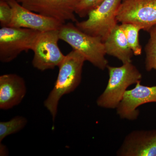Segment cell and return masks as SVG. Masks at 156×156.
Wrapping results in <instances>:
<instances>
[{"instance_id": "9c48e42d", "label": "cell", "mask_w": 156, "mask_h": 156, "mask_svg": "<svg viewBox=\"0 0 156 156\" xmlns=\"http://www.w3.org/2000/svg\"><path fill=\"white\" fill-rule=\"evenodd\" d=\"M12 10L9 27L44 32L59 30L62 23L51 17L38 14L24 8L16 0H7Z\"/></svg>"}, {"instance_id": "8992f818", "label": "cell", "mask_w": 156, "mask_h": 156, "mask_svg": "<svg viewBox=\"0 0 156 156\" xmlns=\"http://www.w3.org/2000/svg\"><path fill=\"white\" fill-rule=\"evenodd\" d=\"M59 40L58 30L40 33L32 50V64L35 68L44 71L58 67L65 56L58 47Z\"/></svg>"}, {"instance_id": "30bf717a", "label": "cell", "mask_w": 156, "mask_h": 156, "mask_svg": "<svg viewBox=\"0 0 156 156\" xmlns=\"http://www.w3.org/2000/svg\"><path fill=\"white\" fill-rule=\"evenodd\" d=\"M149 103H156V86L147 87L138 82L134 88L125 92L116 108L117 115L123 119L134 121L139 116L138 108Z\"/></svg>"}, {"instance_id": "e0dca14e", "label": "cell", "mask_w": 156, "mask_h": 156, "mask_svg": "<svg viewBox=\"0 0 156 156\" xmlns=\"http://www.w3.org/2000/svg\"><path fill=\"white\" fill-rule=\"evenodd\" d=\"M104 0H80L76 7L75 14L81 17H87L89 12Z\"/></svg>"}, {"instance_id": "ac0fdd59", "label": "cell", "mask_w": 156, "mask_h": 156, "mask_svg": "<svg viewBox=\"0 0 156 156\" xmlns=\"http://www.w3.org/2000/svg\"><path fill=\"white\" fill-rule=\"evenodd\" d=\"M12 18V10L7 0H0V24L9 27Z\"/></svg>"}, {"instance_id": "6da1fadb", "label": "cell", "mask_w": 156, "mask_h": 156, "mask_svg": "<svg viewBox=\"0 0 156 156\" xmlns=\"http://www.w3.org/2000/svg\"><path fill=\"white\" fill-rule=\"evenodd\" d=\"M86 59L77 50L65 55L58 66V76L53 89L44 102L45 107L54 121L56 118L59 100L63 95L73 92L82 80L83 66Z\"/></svg>"}, {"instance_id": "7c38bea8", "label": "cell", "mask_w": 156, "mask_h": 156, "mask_svg": "<svg viewBox=\"0 0 156 156\" xmlns=\"http://www.w3.org/2000/svg\"><path fill=\"white\" fill-rule=\"evenodd\" d=\"M27 93L24 79L16 74L0 76V109L7 110L17 106Z\"/></svg>"}, {"instance_id": "ffe728a7", "label": "cell", "mask_w": 156, "mask_h": 156, "mask_svg": "<svg viewBox=\"0 0 156 156\" xmlns=\"http://www.w3.org/2000/svg\"><path fill=\"white\" fill-rule=\"evenodd\" d=\"M122 1H123V0H122Z\"/></svg>"}, {"instance_id": "5b68a950", "label": "cell", "mask_w": 156, "mask_h": 156, "mask_svg": "<svg viewBox=\"0 0 156 156\" xmlns=\"http://www.w3.org/2000/svg\"><path fill=\"white\" fill-rule=\"evenodd\" d=\"M24 28L3 27L0 29V61L8 63L23 52L32 50L40 33Z\"/></svg>"}, {"instance_id": "5bb4252c", "label": "cell", "mask_w": 156, "mask_h": 156, "mask_svg": "<svg viewBox=\"0 0 156 156\" xmlns=\"http://www.w3.org/2000/svg\"><path fill=\"white\" fill-rule=\"evenodd\" d=\"M123 30L129 47L135 56H139L142 53V47L140 44L139 33L142 28L139 26L129 23L120 24Z\"/></svg>"}, {"instance_id": "3957f363", "label": "cell", "mask_w": 156, "mask_h": 156, "mask_svg": "<svg viewBox=\"0 0 156 156\" xmlns=\"http://www.w3.org/2000/svg\"><path fill=\"white\" fill-rule=\"evenodd\" d=\"M109 79L106 88L96 100L99 107L117 108L128 87L141 82L142 76L132 62L123 64L119 67L108 66Z\"/></svg>"}, {"instance_id": "8fae6325", "label": "cell", "mask_w": 156, "mask_h": 156, "mask_svg": "<svg viewBox=\"0 0 156 156\" xmlns=\"http://www.w3.org/2000/svg\"><path fill=\"white\" fill-rule=\"evenodd\" d=\"M119 156H156V130H134L117 151Z\"/></svg>"}, {"instance_id": "d6986e66", "label": "cell", "mask_w": 156, "mask_h": 156, "mask_svg": "<svg viewBox=\"0 0 156 156\" xmlns=\"http://www.w3.org/2000/svg\"><path fill=\"white\" fill-rule=\"evenodd\" d=\"M9 151L5 145L1 143L0 144V156H8Z\"/></svg>"}, {"instance_id": "9a60e30c", "label": "cell", "mask_w": 156, "mask_h": 156, "mask_svg": "<svg viewBox=\"0 0 156 156\" xmlns=\"http://www.w3.org/2000/svg\"><path fill=\"white\" fill-rule=\"evenodd\" d=\"M27 123L26 118L17 116L7 122H0V143L9 135L15 134L23 129Z\"/></svg>"}, {"instance_id": "52a82bcc", "label": "cell", "mask_w": 156, "mask_h": 156, "mask_svg": "<svg viewBox=\"0 0 156 156\" xmlns=\"http://www.w3.org/2000/svg\"><path fill=\"white\" fill-rule=\"evenodd\" d=\"M117 19L121 23L139 26L148 32L156 26V0H123Z\"/></svg>"}, {"instance_id": "277c9868", "label": "cell", "mask_w": 156, "mask_h": 156, "mask_svg": "<svg viewBox=\"0 0 156 156\" xmlns=\"http://www.w3.org/2000/svg\"><path fill=\"white\" fill-rule=\"evenodd\" d=\"M122 0H104L90 11L88 18L76 22V26L84 32L105 41L118 24L117 13Z\"/></svg>"}, {"instance_id": "4fadbf2b", "label": "cell", "mask_w": 156, "mask_h": 156, "mask_svg": "<svg viewBox=\"0 0 156 156\" xmlns=\"http://www.w3.org/2000/svg\"><path fill=\"white\" fill-rule=\"evenodd\" d=\"M104 44L106 54L116 57L123 64L131 62L134 53L120 24L115 27Z\"/></svg>"}, {"instance_id": "7a4b0ae2", "label": "cell", "mask_w": 156, "mask_h": 156, "mask_svg": "<svg viewBox=\"0 0 156 156\" xmlns=\"http://www.w3.org/2000/svg\"><path fill=\"white\" fill-rule=\"evenodd\" d=\"M58 31L60 40L80 52L86 61L101 70L107 68L108 61L105 57L104 44L101 38L84 32L71 22L62 24Z\"/></svg>"}, {"instance_id": "2e32d148", "label": "cell", "mask_w": 156, "mask_h": 156, "mask_svg": "<svg viewBox=\"0 0 156 156\" xmlns=\"http://www.w3.org/2000/svg\"><path fill=\"white\" fill-rule=\"evenodd\" d=\"M150 39L145 48V69L147 72L152 69L156 71V26L148 32Z\"/></svg>"}, {"instance_id": "ba28073f", "label": "cell", "mask_w": 156, "mask_h": 156, "mask_svg": "<svg viewBox=\"0 0 156 156\" xmlns=\"http://www.w3.org/2000/svg\"><path fill=\"white\" fill-rule=\"evenodd\" d=\"M24 8L62 23L76 22L75 14L80 0H16Z\"/></svg>"}]
</instances>
